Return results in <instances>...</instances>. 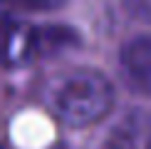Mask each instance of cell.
Instances as JSON below:
<instances>
[{
  "mask_svg": "<svg viewBox=\"0 0 151 149\" xmlns=\"http://www.w3.org/2000/svg\"><path fill=\"white\" fill-rule=\"evenodd\" d=\"M99 149H151V114L144 109L122 114L104 134Z\"/></svg>",
  "mask_w": 151,
  "mask_h": 149,
  "instance_id": "3",
  "label": "cell"
},
{
  "mask_svg": "<svg viewBox=\"0 0 151 149\" xmlns=\"http://www.w3.org/2000/svg\"><path fill=\"white\" fill-rule=\"evenodd\" d=\"M124 10L141 22H151V0H124Z\"/></svg>",
  "mask_w": 151,
  "mask_h": 149,
  "instance_id": "5",
  "label": "cell"
},
{
  "mask_svg": "<svg viewBox=\"0 0 151 149\" xmlns=\"http://www.w3.org/2000/svg\"><path fill=\"white\" fill-rule=\"evenodd\" d=\"M111 85L104 74L77 70L62 77L52 90V109L70 127H87L99 122L111 107Z\"/></svg>",
  "mask_w": 151,
  "mask_h": 149,
  "instance_id": "1",
  "label": "cell"
},
{
  "mask_svg": "<svg viewBox=\"0 0 151 149\" xmlns=\"http://www.w3.org/2000/svg\"><path fill=\"white\" fill-rule=\"evenodd\" d=\"M70 42L65 30H42L25 22H0V65H22Z\"/></svg>",
  "mask_w": 151,
  "mask_h": 149,
  "instance_id": "2",
  "label": "cell"
},
{
  "mask_svg": "<svg viewBox=\"0 0 151 149\" xmlns=\"http://www.w3.org/2000/svg\"><path fill=\"white\" fill-rule=\"evenodd\" d=\"M20 3L30 5V8H37V10H52V8H60L65 0H20Z\"/></svg>",
  "mask_w": 151,
  "mask_h": 149,
  "instance_id": "6",
  "label": "cell"
},
{
  "mask_svg": "<svg viewBox=\"0 0 151 149\" xmlns=\"http://www.w3.org/2000/svg\"><path fill=\"white\" fill-rule=\"evenodd\" d=\"M119 62L127 82L134 90L151 92V35H139L124 42Z\"/></svg>",
  "mask_w": 151,
  "mask_h": 149,
  "instance_id": "4",
  "label": "cell"
}]
</instances>
